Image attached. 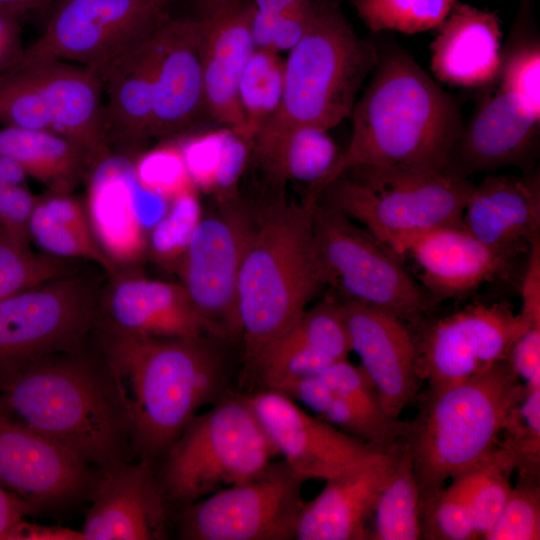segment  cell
Instances as JSON below:
<instances>
[{
  "instance_id": "cell-11",
  "label": "cell",
  "mask_w": 540,
  "mask_h": 540,
  "mask_svg": "<svg viewBox=\"0 0 540 540\" xmlns=\"http://www.w3.org/2000/svg\"><path fill=\"white\" fill-rule=\"evenodd\" d=\"M256 221L257 207L240 195L217 201L214 212L202 216L176 270L205 332L221 341L241 333L238 277Z\"/></svg>"
},
{
  "instance_id": "cell-52",
  "label": "cell",
  "mask_w": 540,
  "mask_h": 540,
  "mask_svg": "<svg viewBox=\"0 0 540 540\" xmlns=\"http://www.w3.org/2000/svg\"><path fill=\"white\" fill-rule=\"evenodd\" d=\"M520 282L519 315L530 327H540V239L528 250Z\"/></svg>"
},
{
  "instance_id": "cell-19",
  "label": "cell",
  "mask_w": 540,
  "mask_h": 540,
  "mask_svg": "<svg viewBox=\"0 0 540 540\" xmlns=\"http://www.w3.org/2000/svg\"><path fill=\"white\" fill-rule=\"evenodd\" d=\"M91 484L84 540H161L168 536L166 496L152 462L124 459L100 469Z\"/></svg>"
},
{
  "instance_id": "cell-16",
  "label": "cell",
  "mask_w": 540,
  "mask_h": 540,
  "mask_svg": "<svg viewBox=\"0 0 540 540\" xmlns=\"http://www.w3.org/2000/svg\"><path fill=\"white\" fill-rule=\"evenodd\" d=\"M169 201L137 181L128 153L110 152L87 172L86 213L98 246L118 269L132 267L147 254L148 233ZM116 272V273H117Z\"/></svg>"
},
{
  "instance_id": "cell-58",
  "label": "cell",
  "mask_w": 540,
  "mask_h": 540,
  "mask_svg": "<svg viewBox=\"0 0 540 540\" xmlns=\"http://www.w3.org/2000/svg\"><path fill=\"white\" fill-rule=\"evenodd\" d=\"M45 0H0V20H14L23 13L37 8Z\"/></svg>"
},
{
  "instance_id": "cell-44",
  "label": "cell",
  "mask_w": 540,
  "mask_h": 540,
  "mask_svg": "<svg viewBox=\"0 0 540 540\" xmlns=\"http://www.w3.org/2000/svg\"><path fill=\"white\" fill-rule=\"evenodd\" d=\"M485 540H539V477L518 474L509 497Z\"/></svg>"
},
{
  "instance_id": "cell-43",
  "label": "cell",
  "mask_w": 540,
  "mask_h": 540,
  "mask_svg": "<svg viewBox=\"0 0 540 540\" xmlns=\"http://www.w3.org/2000/svg\"><path fill=\"white\" fill-rule=\"evenodd\" d=\"M502 434L500 443L512 453L518 474L539 477L540 388L526 390L508 416Z\"/></svg>"
},
{
  "instance_id": "cell-20",
  "label": "cell",
  "mask_w": 540,
  "mask_h": 540,
  "mask_svg": "<svg viewBox=\"0 0 540 540\" xmlns=\"http://www.w3.org/2000/svg\"><path fill=\"white\" fill-rule=\"evenodd\" d=\"M341 300V299H340ZM351 350L393 422L418 392L416 342L407 324L375 307L343 301Z\"/></svg>"
},
{
  "instance_id": "cell-9",
  "label": "cell",
  "mask_w": 540,
  "mask_h": 540,
  "mask_svg": "<svg viewBox=\"0 0 540 540\" xmlns=\"http://www.w3.org/2000/svg\"><path fill=\"white\" fill-rule=\"evenodd\" d=\"M312 252L322 286L419 325L435 305L401 259L348 216L314 199Z\"/></svg>"
},
{
  "instance_id": "cell-24",
  "label": "cell",
  "mask_w": 540,
  "mask_h": 540,
  "mask_svg": "<svg viewBox=\"0 0 540 540\" xmlns=\"http://www.w3.org/2000/svg\"><path fill=\"white\" fill-rule=\"evenodd\" d=\"M101 297L104 331L155 338L208 335L184 287L134 273H115Z\"/></svg>"
},
{
  "instance_id": "cell-53",
  "label": "cell",
  "mask_w": 540,
  "mask_h": 540,
  "mask_svg": "<svg viewBox=\"0 0 540 540\" xmlns=\"http://www.w3.org/2000/svg\"><path fill=\"white\" fill-rule=\"evenodd\" d=\"M4 540H84L83 533L71 528L41 525L22 519L7 533Z\"/></svg>"
},
{
  "instance_id": "cell-56",
  "label": "cell",
  "mask_w": 540,
  "mask_h": 540,
  "mask_svg": "<svg viewBox=\"0 0 540 540\" xmlns=\"http://www.w3.org/2000/svg\"><path fill=\"white\" fill-rule=\"evenodd\" d=\"M245 1L247 0H194L191 15L196 19L204 20Z\"/></svg>"
},
{
  "instance_id": "cell-54",
  "label": "cell",
  "mask_w": 540,
  "mask_h": 540,
  "mask_svg": "<svg viewBox=\"0 0 540 540\" xmlns=\"http://www.w3.org/2000/svg\"><path fill=\"white\" fill-rule=\"evenodd\" d=\"M38 510V507L18 497L0 484V540L5 539L15 524Z\"/></svg>"
},
{
  "instance_id": "cell-29",
  "label": "cell",
  "mask_w": 540,
  "mask_h": 540,
  "mask_svg": "<svg viewBox=\"0 0 540 540\" xmlns=\"http://www.w3.org/2000/svg\"><path fill=\"white\" fill-rule=\"evenodd\" d=\"M431 70L451 86L482 88L494 84L501 66V20L496 11L457 1L436 28Z\"/></svg>"
},
{
  "instance_id": "cell-36",
  "label": "cell",
  "mask_w": 540,
  "mask_h": 540,
  "mask_svg": "<svg viewBox=\"0 0 540 540\" xmlns=\"http://www.w3.org/2000/svg\"><path fill=\"white\" fill-rule=\"evenodd\" d=\"M531 3V0L520 2L510 45L501 54L496 82L540 119V44L532 29Z\"/></svg>"
},
{
  "instance_id": "cell-47",
  "label": "cell",
  "mask_w": 540,
  "mask_h": 540,
  "mask_svg": "<svg viewBox=\"0 0 540 540\" xmlns=\"http://www.w3.org/2000/svg\"><path fill=\"white\" fill-rule=\"evenodd\" d=\"M226 127L192 135L179 136L186 168L192 183L199 191L212 193L221 165Z\"/></svg>"
},
{
  "instance_id": "cell-14",
  "label": "cell",
  "mask_w": 540,
  "mask_h": 540,
  "mask_svg": "<svg viewBox=\"0 0 540 540\" xmlns=\"http://www.w3.org/2000/svg\"><path fill=\"white\" fill-rule=\"evenodd\" d=\"M529 328L508 301L470 304L415 338L417 376L428 387H438L481 374L507 360Z\"/></svg>"
},
{
  "instance_id": "cell-3",
  "label": "cell",
  "mask_w": 540,
  "mask_h": 540,
  "mask_svg": "<svg viewBox=\"0 0 540 540\" xmlns=\"http://www.w3.org/2000/svg\"><path fill=\"white\" fill-rule=\"evenodd\" d=\"M0 404L89 467L122 460L127 420L105 361L85 346L43 356L0 375Z\"/></svg>"
},
{
  "instance_id": "cell-37",
  "label": "cell",
  "mask_w": 540,
  "mask_h": 540,
  "mask_svg": "<svg viewBox=\"0 0 540 540\" xmlns=\"http://www.w3.org/2000/svg\"><path fill=\"white\" fill-rule=\"evenodd\" d=\"M284 89V61L272 50L255 49L238 86L245 123V140L251 145L259 130L278 111Z\"/></svg>"
},
{
  "instance_id": "cell-15",
  "label": "cell",
  "mask_w": 540,
  "mask_h": 540,
  "mask_svg": "<svg viewBox=\"0 0 540 540\" xmlns=\"http://www.w3.org/2000/svg\"><path fill=\"white\" fill-rule=\"evenodd\" d=\"M243 396L278 455L304 481L341 476L394 449L346 434L279 390L261 388Z\"/></svg>"
},
{
  "instance_id": "cell-57",
  "label": "cell",
  "mask_w": 540,
  "mask_h": 540,
  "mask_svg": "<svg viewBox=\"0 0 540 540\" xmlns=\"http://www.w3.org/2000/svg\"><path fill=\"white\" fill-rule=\"evenodd\" d=\"M308 0H252L254 10L272 19Z\"/></svg>"
},
{
  "instance_id": "cell-17",
  "label": "cell",
  "mask_w": 540,
  "mask_h": 540,
  "mask_svg": "<svg viewBox=\"0 0 540 540\" xmlns=\"http://www.w3.org/2000/svg\"><path fill=\"white\" fill-rule=\"evenodd\" d=\"M151 138L182 136L209 117L201 62V23L164 16L153 32Z\"/></svg>"
},
{
  "instance_id": "cell-34",
  "label": "cell",
  "mask_w": 540,
  "mask_h": 540,
  "mask_svg": "<svg viewBox=\"0 0 540 540\" xmlns=\"http://www.w3.org/2000/svg\"><path fill=\"white\" fill-rule=\"evenodd\" d=\"M514 471L512 453L499 442L486 459L450 480L468 504L478 539H484L500 515L513 487Z\"/></svg>"
},
{
  "instance_id": "cell-18",
  "label": "cell",
  "mask_w": 540,
  "mask_h": 540,
  "mask_svg": "<svg viewBox=\"0 0 540 540\" xmlns=\"http://www.w3.org/2000/svg\"><path fill=\"white\" fill-rule=\"evenodd\" d=\"M90 467L14 418L0 404V484L39 509L68 503L91 487Z\"/></svg>"
},
{
  "instance_id": "cell-2",
  "label": "cell",
  "mask_w": 540,
  "mask_h": 540,
  "mask_svg": "<svg viewBox=\"0 0 540 540\" xmlns=\"http://www.w3.org/2000/svg\"><path fill=\"white\" fill-rule=\"evenodd\" d=\"M352 113V133L324 182L358 166L444 173L463 122L456 99L405 50L380 51L378 63Z\"/></svg>"
},
{
  "instance_id": "cell-30",
  "label": "cell",
  "mask_w": 540,
  "mask_h": 540,
  "mask_svg": "<svg viewBox=\"0 0 540 540\" xmlns=\"http://www.w3.org/2000/svg\"><path fill=\"white\" fill-rule=\"evenodd\" d=\"M154 30L115 59L100 77L108 96L106 138L110 149L117 148L115 152L128 153L151 139Z\"/></svg>"
},
{
  "instance_id": "cell-7",
  "label": "cell",
  "mask_w": 540,
  "mask_h": 540,
  "mask_svg": "<svg viewBox=\"0 0 540 540\" xmlns=\"http://www.w3.org/2000/svg\"><path fill=\"white\" fill-rule=\"evenodd\" d=\"M473 184L444 173L358 166L313 197L361 223L402 260L418 235L462 224Z\"/></svg>"
},
{
  "instance_id": "cell-45",
  "label": "cell",
  "mask_w": 540,
  "mask_h": 540,
  "mask_svg": "<svg viewBox=\"0 0 540 540\" xmlns=\"http://www.w3.org/2000/svg\"><path fill=\"white\" fill-rule=\"evenodd\" d=\"M167 140L141 153L134 160V172L144 189L170 201L195 186L178 142Z\"/></svg>"
},
{
  "instance_id": "cell-32",
  "label": "cell",
  "mask_w": 540,
  "mask_h": 540,
  "mask_svg": "<svg viewBox=\"0 0 540 540\" xmlns=\"http://www.w3.org/2000/svg\"><path fill=\"white\" fill-rule=\"evenodd\" d=\"M251 154L275 186L297 181L313 191L327 178L340 153L328 130L303 126L251 149Z\"/></svg>"
},
{
  "instance_id": "cell-13",
  "label": "cell",
  "mask_w": 540,
  "mask_h": 540,
  "mask_svg": "<svg viewBox=\"0 0 540 540\" xmlns=\"http://www.w3.org/2000/svg\"><path fill=\"white\" fill-rule=\"evenodd\" d=\"M166 7L159 0H63L42 35L17 60H71L100 78L152 33Z\"/></svg>"
},
{
  "instance_id": "cell-25",
  "label": "cell",
  "mask_w": 540,
  "mask_h": 540,
  "mask_svg": "<svg viewBox=\"0 0 540 540\" xmlns=\"http://www.w3.org/2000/svg\"><path fill=\"white\" fill-rule=\"evenodd\" d=\"M400 444L381 458L324 481L298 517V540H367L378 497L397 464Z\"/></svg>"
},
{
  "instance_id": "cell-46",
  "label": "cell",
  "mask_w": 540,
  "mask_h": 540,
  "mask_svg": "<svg viewBox=\"0 0 540 540\" xmlns=\"http://www.w3.org/2000/svg\"><path fill=\"white\" fill-rule=\"evenodd\" d=\"M421 539H478L466 500L447 485L420 505Z\"/></svg>"
},
{
  "instance_id": "cell-40",
  "label": "cell",
  "mask_w": 540,
  "mask_h": 540,
  "mask_svg": "<svg viewBox=\"0 0 540 540\" xmlns=\"http://www.w3.org/2000/svg\"><path fill=\"white\" fill-rule=\"evenodd\" d=\"M75 272L66 260L35 254L0 227V300Z\"/></svg>"
},
{
  "instance_id": "cell-35",
  "label": "cell",
  "mask_w": 540,
  "mask_h": 540,
  "mask_svg": "<svg viewBox=\"0 0 540 540\" xmlns=\"http://www.w3.org/2000/svg\"><path fill=\"white\" fill-rule=\"evenodd\" d=\"M370 539H421L419 489L411 454L403 439L395 469L374 508Z\"/></svg>"
},
{
  "instance_id": "cell-28",
  "label": "cell",
  "mask_w": 540,
  "mask_h": 540,
  "mask_svg": "<svg viewBox=\"0 0 540 540\" xmlns=\"http://www.w3.org/2000/svg\"><path fill=\"white\" fill-rule=\"evenodd\" d=\"M252 0L223 10L201 23V62L208 115L245 139L238 100L243 70L255 51Z\"/></svg>"
},
{
  "instance_id": "cell-31",
  "label": "cell",
  "mask_w": 540,
  "mask_h": 540,
  "mask_svg": "<svg viewBox=\"0 0 540 540\" xmlns=\"http://www.w3.org/2000/svg\"><path fill=\"white\" fill-rule=\"evenodd\" d=\"M0 154L14 158L28 176L53 192L70 193L90 168L81 148L46 130L4 126L0 129Z\"/></svg>"
},
{
  "instance_id": "cell-21",
  "label": "cell",
  "mask_w": 540,
  "mask_h": 540,
  "mask_svg": "<svg viewBox=\"0 0 540 540\" xmlns=\"http://www.w3.org/2000/svg\"><path fill=\"white\" fill-rule=\"evenodd\" d=\"M540 119L513 95L497 87L479 101L463 124L444 174L464 180L478 172L528 164Z\"/></svg>"
},
{
  "instance_id": "cell-5",
  "label": "cell",
  "mask_w": 540,
  "mask_h": 540,
  "mask_svg": "<svg viewBox=\"0 0 540 540\" xmlns=\"http://www.w3.org/2000/svg\"><path fill=\"white\" fill-rule=\"evenodd\" d=\"M525 392L508 360L471 378L427 388L403 435L420 505L496 449L508 416Z\"/></svg>"
},
{
  "instance_id": "cell-27",
  "label": "cell",
  "mask_w": 540,
  "mask_h": 540,
  "mask_svg": "<svg viewBox=\"0 0 540 540\" xmlns=\"http://www.w3.org/2000/svg\"><path fill=\"white\" fill-rule=\"evenodd\" d=\"M343 303L326 296L303 313L264 358L256 381L262 388L283 390L291 383L318 376L347 359L351 352Z\"/></svg>"
},
{
  "instance_id": "cell-38",
  "label": "cell",
  "mask_w": 540,
  "mask_h": 540,
  "mask_svg": "<svg viewBox=\"0 0 540 540\" xmlns=\"http://www.w3.org/2000/svg\"><path fill=\"white\" fill-rule=\"evenodd\" d=\"M458 0H351L372 33L398 31L414 34L436 29Z\"/></svg>"
},
{
  "instance_id": "cell-6",
  "label": "cell",
  "mask_w": 540,
  "mask_h": 540,
  "mask_svg": "<svg viewBox=\"0 0 540 540\" xmlns=\"http://www.w3.org/2000/svg\"><path fill=\"white\" fill-rule=\"evenodd\" d=\"M379 54L375 44L357 35L338 0H318L307 32L284 61L281 105L256 134L250 149L298 127L329 130L350 117Z\"/></svg>"
},
{
  "instance_id": "cell-8",
  "label": "cell",
  "mask_w": 540,
  "mask_h": 540,
  "mask_svg": "<svg viewBox=\"0 0 540 540\" xmlns=\"http://www.w3.org/2000/svg\"><path fill=\"white\" fill-rule=\"evenodd\" d=\"M276 456L243 394L231 392L189 422L158 478L166 498L185 506L255 477Z\"/></svg>"
},
{
  "instance_id": "cell-10",
  "label": "cell",
  "mask_w": 540,
  "mask_h": 540,
  "mask_svg": "<svg viewBox=\"0 0 540 540\" xmlns=\"http://www.w3.org/2000/svg\"><path fill=\"white\" fill-rule=\"evenodd\" d=\"M98 281L75 272L0 300V375L85 346L97 325Z\"/></svg>"
},
{
  "instance_id": "cell-42",
  "label": "cell",
  "mask_w": 540,
  "mask_h": 540,
  "mask_svg": "<svg viewBox=\"0 0 540 540\" xmlns=\"http://www.w3.org/2000/svg\"><path fill=\"white\" fill-rule=\"evenodd\" d=\"M29 237L43 254L64 260H89L101 266L110 276L117 272L92 233L80 231L52 219L38 203L37 196L29 222Z\"/></svg>"
},
{
  "instance_id": "cell-22",
  "label": "cell",
  "mask_w": 540,
  "mask_h": 540,
  "mask_svg": "<svg viewBox=\"0 0 540 540\" xmlns=\"http://www.w3.org/2000/svg\"><path fill=\"white\" fill-rule=\"evenodd\" d=\"M462 226L494 251L515 259L540 239V174L490 175L467 197Z\"/></svg>"
},
{
  "instance_id": "cell-26",
  "label": "cell",
  "mask_w": 540,
  "mask_h": 540,
  "mask_svg": "<svg viewBox=\"0 0 540 540\" xmlns=\"http://www.w3.org/2000/svg\"><path fill=\"white\" fill-rule=\"evenodd\" d=\"M14 63L25 67L37 84L48 106L53 131L81 148L90 167L111 152L105 131L104 89L97 74L62 60Z\"/></svg>"
},
{
  "instance_id": "cell-55",
  "label": "cell",
  "mask_w": 540,
  "mask_h": 540,
  "mask_svg": "<svg viewBox=\"0 0 540 540\" xmlns=\"http://www.w3.org/2000/svg\"><path fill=\"white\" fill-rule=\"evenodd\" d=\"M27 173L18 161L0 154V185L5 187L25 185Z\"/></svg>"
},
{
  "instance_id": "cell-1",
  "label": "cell",
  "mask_w": 540,
  "mask_h": 540,
  "mask_svg": "<svg viewBox=\"0 0 540 540\" xmlns=\"http://www.w3.org/2000/svg\"><path fill=\"white\" fill-rule=\"evenodd\" d=\"M101 355L141 458L161 459L198 411L229 393L226 359L209 335L155 338L104 331ZM221 341V340H220Z\"/></svg>"
},
{
  "instance_id": "cell-23",
  "label": "cell",
  "mask_w": 540,
  "mask_h": 540,
  "mask_svg": "<svg viewBox=\"0 0 540 540\" xmlns=\"http://www.w3.org/2000/svg\"><path fill=\"white\" fill-rule=\"evenodd\" d=\"M406 256L419 268L418 282L434 304L465 298L485 283L506 278L514 262L483 244L462 224L418 235L408 245Z\"/></svg>"
},
{
  "instance_id": "cell-49",
  "label": "cell",
  "mask_w": 540,
  "mask_h": 540,
  "mask_svg": "<svg viewBox=\"0 0 540 540\" xmlns=\"http://www.w3.org/2000/svg\"><path fill=\"white\" fill-rule=\"evenodd\" d=\"M34 196L25 185L9 187L0 217V227L18 243L29 246V222Z\"/></svg>"
},
{
  "instance_id": "cell-59",
  "label": "cell",
  "mask_w": 540,
  "mask_h": 540,
  "mask_svg": "<svg viewBox=\"0 0 540 540\" xmlns=\"http://www.w3.org/2000/svg\"><path fill=\"white\" fill-rule=\"evenodd\" d=\"M159 1H161L163 4L168 6L173 0H159Z\"/></svg>"
},
{
  "instance_id": "cell-41",
  "label": "cell",
  "mask_w": 540,
  "mask_h": 540,
  "mask_svg": "<svg viewBox=\"0 0 540 540\" xmlns=\"http://www.w3.org/2000/svg\"><path fill=\"white\" fill-rule=\"evenodd\" d=\"M0 123L54 132L48 106L37 84L25 67L14 62L0 75Z\"/></svg>"
},
{
  "instance_id": "cell-48",
  "label": "cell",
  "mask_w": 540,
  "mask_h": 540,
  "mask_svg": "<svg viewBox=\"0 0 540 540\" xmlns=\"http://www.w3.org/2000/svg\"><path fill=\"white\" fill-rule=\"evenodd\" d=\"M318 377L336 394L366 414L393 422L384 413L378 393L360 365H354L345 359L330 366Z\"/></svg>"
},
{
  "instance_id": "cell-12",
  "label": "cell",
  "mask_w": 540,
  "mask_h": 540,
  "mask_svg": "<svg viewBox=\"0 0 540 540\" xmlns=\"http://www.w3.org/2000/svg\"><path fill=\"white\" fill-rule=\"evenodd\" d=\"M304 481L283 459L255 477L182 506L179 537L186 540L295 539L305 504Z\"/></svg>"
},
{
  "instance_id": "cell-51",
  "label": "cell",
  "mask_w": 540,
  "mask_h": 540,
  "mask_svg": "<svg viewBox=\"0 0 540 540\" xmlns=\"http://www.w3.org/2000/svg\"><path fill=\"white\" fill-rule=\"evenodd\" d=\"M318 0H308L276 17L272 32L271 50L290 51L307 32L315 14Z\"/></svg>"
},
{
  "instance_id": "cell-50",
  "label": "cell",
  "mask_w": 540,
  "mask_h": 540,
  "mask_svg": "<svg viewBox=\"0 0 540 540\" xmlns=\"http://www.w3.org/2000/svg\"><path fill=\"white\" fill-rule=\"evenodd\" d=\"M508 362L526 390L540 388V327H530L513 344Z\"/></svg>"
},
{
  "instance_id": "cell-33",
  "label": "cell",
  "mask_w": 540,
  "mask_h": 540,
  "mask_svg": "<svg viewBox=\"0 0 540 540\" xmlns=\"http://www.w3.org/2000/svg\"><path fill=\"white\" fill-rule=\"evenodd\" d=\"M281 392L346 434L382 449H393L403 439L404 421L390 422L371 417L336 394L318 376L295 381Z\"/></svg>"
},
{
  "instance_id": "cell-39",
  "label": "cell",
  "mask_w": 540,
  "mask_h": 540,
  "mask_svg": "<svg viewBox=\"0 0 540 540\" xmlns=\"http://www.w3.org/2000/svg\"><path fill=\"white\" fill-rule=\"evenodd\" d=\"M202 216L195 187L175 196L148 233L147 254L167 271L176 272Z\"/></svg>"
},
{
  "instance_id": "cell-4",
  "label": "cell",
  "mask_w": 540,
  "mask_h": 540,
  "mask_svg": "<svg viewBox=\"0 0 540 540\" xmlns=\"http://www.w3.org/2000/svg\"><path fill=\"white\" fill-rule=\"evenodd\" d=\"M314 199L276 195L257 207L254 233L237 285L243 341L241 383L256 381L270 350L296 324L322 287L312 252Z\"/></svg>"
}]
</instances>
